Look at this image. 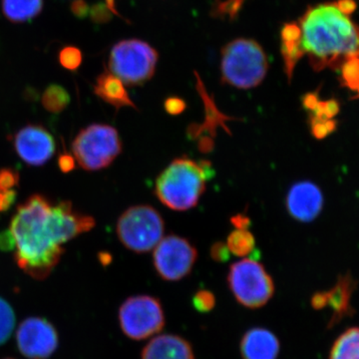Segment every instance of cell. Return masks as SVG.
Returning a JSON list of instances; mask_svg holds the SVG:
<instances>
[{
  "label": "cell",
  "mask_w": 359,
  "mask_h": 359,
  "mask_svg": "<svg viewBox=\"0 0 359 359\" xmlns=\"http://www.w3.org/2000/svg\"><path fill=\"white\" fill-rule=\"evenodd\" d=\"M231 224L235 226L236 230H248L250 226V219L247 215L238 214L231 217Z\"/></svg>",
  "instance_id": "35"
},
{
  "label": "cell",
  "mask_w": 359,
  "mask_h": 359,
  "mask_svg": "<svg viewBox=\"0 0 359 359\" xmlns=\"http://www.w3.org/2000/svg\"><path fill=\"white\" fill-rule=\"evenodd\" d=\"M18 192L15 190H9L6 192H0V212L8 211L15 203Z\"/></svg>",
  "instance_id": "32"
},
{
  "label": "cell",
  "mask_w": 359,
  "mask_h": 359,
  "mask_svg": "<svg viewBox=\"0 0 359 359\" xmlns=\"http://www.w3.org/2000/svg\"><path fill=\"white\" fill-rule=\"evenodd\" d=\"M15 249V241L11 230L0 231V250L8 252Z\"/></svg>",
  "instance_id": "34"
},
{
  "label": "cell",
  "mask_w": 359,
  "mask_h": 359,
  "mask_svg": "<svg viewBox=\"0 0 359 359\" xmlns=\"http://www.w3.org/2000/svg\"><path fill=\"white\" fill-rule=\"evenodd\" d=\"M280 39H282L280 53H282L283 65H285V72L290 82L295 66L304 57L301 47V30H299V25L295 22L285 25L282 32H280Z\"/></svg>",
  "instance_id": "17"
},
{
  "label": "cell",
  "mask_w": 359,
  "mask_h": 359,
  "mask_svg": "<svg viewBox=\"0 0 359 359\" xmlns=\"http://www.w3.org/2000/svg\"><path fill=\"white\" fill-rule=\"evenodd\" d=\"M323 205V194L311 182L294 184L287 194V211L292 218L302 223L313 221L320 215Z\"/></svg>",
  "instance_id": "13"
},
{
  "label": "cell",
  "mask_w": 359,
  "mask_h": 359,
  "mask_svg": "<svg viewBox=\"0 0 359 359\" xmlns=\"http://www.w3.org/2000/svg\"><path fill=\"white\" fill-rule=\"evenodd\" d=\"M93 217L82 214L69 201L53 204L40 194L18 205L11 223L15 261L25 273L45 280L65 252L62 245L95 226Z\"/></svg>",
  "instance_id": "1"
},
{
  "label": "cell",
  "mask_w": 359,
  "mask_h": 359,
  "mask_svg": "<svg viewBox=\"0 0 359 359\" xmlns=\"http://www.w3.org/2000/svg\"><path fill=\"white\" fill-rule=\"evenodd\" d=\"M269 62L263 47L252 39H236L222 49V82L238 89H252L264 81Z\"/></svg>",
  "instance_id": "4"
},
{
  "label": "cell",
  "mask_w": 359,
  "mask_h": 359,
  "mask_svg": "<svg viewBox=\"0 0 359 359\" xmlns=\"http://www.w3.org/2000/svg\"><path fill=\"white\" fill-rule=\"evenodd\" d=\"M197 257V250L187 238L170 235L156 245L153 263L162 280L178 282L192 271Z\"/></svg>",
  "instance_id": "10"
},
{
  "label": "cell",
  "mask_w": 359,
  "mask_h": 359,
  "mask_svg": "<svg viewBox=\"0 0 359 359\" xmlns=\"http://www.w3.org/2000/svg\"><path fill=\"white\" fill-rule=\"evenodd\" d=\"M94 93L104 102L113 106L116 110L124 107L137 109V106L130 98L125 84L110 71L106 70L97 78Z\"/></svg>",
  "instance_id": "16"
},
{
  "label": "cell",
  "mask_w": 359,
  "mask_h": 359,
  "mask_svg": "<svg viewBox=\"0 0 359 359\" xmlns=\"http://www.w3.org/2000/svg\"><path fill=\"white\" fill-rule=\"evenodd\" d=\"M120 327L126 337L143 340L162 332L165 313L159 299L150 295H136L123 302L119 309Z\"/></svg>",
  "instance_id": "9"
},
{
  "label": "cell",
  "mask_w": 359,
  "mask_h": 359,
  "mask_svg": "<svg viewBox=\"0 0 359 359\" xmlns=\"http://www.w3.org/2000/svg\"><path fill=\"white\" fill-rule=\"evenodd\" d=\"M16 339L20 353L29 359L49 358L58 346L57 332L44 318H29L23 321Z\"/></svg>",
  "instance_id": "11"
},
{
  "label": "cell",
  "mask_w": 359,
  "mask_h": 359,
  "mask_svg": "<svg viewBox=\"0 0 359 359\" xmlns=\"http://www.w3.org/2000/svg\"><path fill=\"white\" fill-rule=\"evenodd\" d=\"M73 157L85 171L108 168L122 152V141L110 125L92 124L82 129L72 142Z\"/></svg>",
  "instance_id": "5"
},
{
  "label": "cell",
  "mask_w": 359,
  "mask_h": 359,
  "mask_svg": "<svg viewBox=\"0 0 359 359\" xmlns=\"http://www.w3.org/2000/svg\"><path fill=\"white\" fill-rule=\"evenodd\" d=\"M192 304L194 309L201 313H208L216 306V297L208 290H200L194 294Z\"/></svg>",
  "instance_id": "25"
},
{
  "label": "cell",
  "mask_w": 359,
  "mask_h": 359,
  "mask_svg": "<svg viewBox=\"0 0 359 359\" xmlns=\"http://www.w3.org/2000/svg\"><path fill=\"white\" fill-rule=\"evenodd\" d=\"M158 52L138 39L123 40L113 46L109 69L125 85L140 86L154 76Z\"/></svg>",
  "instance_id": "7"
},
{
  "label": "cell",
  "mask_w": 359,
  "mask_h": 359,
  "mask_svg": "<svg viewBox=\"0 0 359 359\" xmlns=\"http://www.w3.org/2000/svg\"><path fill=\"white\" fill-rule=\"evenodd\" d=\"M59 62L65 69L74 71L82 63V52L75 46H65L59 53Z\"/></svg>",
  "instance_id": "24"
},
{
  "label": "cell",
  "mask_w": 359,
  "mask_h": 359,
  "mask_svg": "<svg viewBox=\"0 0 359 359\" xmlns=\"http://www.w3.org/2000/svg\"><path fill=\"white\" fill-rule=\"evenodd\" d=\"M58 167L62 173H70L76 168V160L69 153H62L58 157Z\"/></svg>",
  "instance_id": "31"
},
{
  "label": "cell",
  "mask_w": 359,
  "mask_h": 359,
  "mask_svg": "<svg viewBox=\"0 0 359 359\" xmlns=\"http://www.w3.org/2000/svg\"><path fill=\"white\" fill-rule=\"evenodd\" d=\"M164 106L165 110L170 115L182 114L186 109L185 101L179 97H170L165 101Z\"/></svg>",
  "instance_id": "30"
},
{
  "label": "cell",
  "mask_w": 359,
  "mask_h": 359,
  "mask_svg": "<svg viewBox=\"0 0 359 359\" xmlns=\"http://www.w3.org/2000/svg\"><path fill=\"white\" fill-rule=\"evenodd\" d=\"M89 11L88 4L85 0H73L71 4V11H72L73 15L79 20L86 18L88 16Z\"/></svg>",
  "instance_id": "33"
},
{
  "label": "cell",
  "mask_w": 359,
  "mask_h": 359,
  "mask_svg": "<svg viewBox=\"0 0 359 359\" xmlns=\"http://www.w3.org/2000/svg\"><path fill=\"white\" fill-rule=\"evenodd\" d=\"M164 221L157 210L148 205L129 208L118 219V238L127 249L135 252L155 249L164 236Z\"/></svg>",
  "instance_id": "6"
},
{
  "label": "cell",
  "mask_w": 359,
  "mask_h": 359,
  "mask_svg": "<svg viewBox=\"0 0 359 359\" xmlns=\"http://www.w3.org/2000/svg\"><path fill=\"white\" fill-rule=\"evenodd\" d=\"M228 283L238 304L247 309L263 308L275 294L273 278L255 259H245L231 264Z\"/></svg>",
  "instance_id": "8"
},
{
  "label": "cell",
  "mask_w": 359,
  "mask_h": 359,
  "mask_svg": "<svg viewBox=\"0 0 359 359\" xmlns=\"http://www.w3.org/2000/svg\"><path fill=\"white\" fill-rule=\"evenodd\" d=\"M212 175L208 161L177 158L156 180L155 195L170 209L187 211L198 205Z\"/></svg>",
  "instance_id": "3"
},
{
  "label": "cell",
  "mask_w": 359,
  "mask_h": 359,
  "mask_svg": "<svg viewBox=\"0 0 359 359\" xmlns=\"http://www.w3.org/2000/svg\"><path fill=\"white\" fill-rule=\"evenodd\" d=\"M330 359H359V327L348 328L337 337Z\"/></svg>",
  "instance_id": "19"
},
{
  "label": "cell",
  "mask_w": 359,
  "mask_h": 359,
  "mask_svg": "<svg viewBox=\"0 0 359 359\" xmlns=\"http://www.w3.org/2000/svg\"><path fill=\"white\" fill-rule=\"evenodd\" d=\"M15 327V314L11 304L0 297V346L6 344Z\"/></svg>",
  "instance_id": "22"
},
{
  "label": "cell",
  "mask_w": 359,
  "mask_h": 359,
  "mask_svg": "<svg viewBox=\"0 0 359 359\" xmlns=\"http://www.w3.org/2000/svg\"><path fill=\"white\" fill-rule=\"evenodd\" d=\"M15 152L26 164L33 167L43 166L55 154V140L45 127L29 124L14 135Z\"/></svg>",
  "instance_id": "12"
},
{
  "label": "cell",
  "mask_w": 359,
  "mask_h": 359,
  "mask_svg": "<svg viewBox=\"0 0 359 359\" xmlns=\"http://www.w3.org/2000/svg\"><path fill=\"white\" fill-rule=\"evenodd\" d=\"M311 122V133L318 139H323L327 135L334 132L335 129V122L332 120H320L309 118Z\"/></svg>",
  "instance_id": "27"
},
{
  "label": "cell",
  "mask_w": 359,
  "mask_h": 359,
  "mask_svg": "<svg viewBox=\"0 0 359 359\" xmlns=\"http://www.w3.org/2000/svg\"><path fill=\"white\" fill-rule=\"evenodd\" d=\"M90 18L96 25H105L112 18V13L104 4H94L89 11Z\"/></svg>",
  "instance_id": "28"
},
{
  "label": "cell",
  "mask_w": 359,
  "mask_h": 359,
  "mask_svg": "<svg viewBox=\"0 0 359 359\" xmlns=\"http://www.w3.org/2000/svg\"><path fill=\"white\" fill-rule=\"evenodd\" d=\"M355 9L354 0H335L309 7L299 18L302 53L316 72L340 70L359 59V25L351 18Z\"/></svg>",
  "instance_id": "2"
},
{
  "label": "cell",
  "mask_w": 359,
  "mask_h": 359,
  "mask_svg": "<svg viewBox=\"0 0 359 359\" xmlns=\"http://www.w3.org/2000/svg\"><path fill=\"white\" fill-rule=\"evenodd\" d=\"M71 101L69 93L65 87L58 84H51L45 89L41 97L44 109L53 114H59L68 107Z\"/></svg>",
  "instance_id": "20"
},
{
  "label": "cell",
  "mask_w": 359,
  "mask_h": 359,
  "mask_svg": "<svg viewBox=\"0 0 359 359\" xmlns=\"http://www.w3.org/2000/svg\"><path fill=\"white\" fill-rule=\"evenodd\" d=\"M141 359H196L188 340L174 334H161L144 347Z\"/></svg>",
  "instance_id": "15"
},
{
  "label": "cell",
  "mask_w": 359,
  "mask_h": 359,
  "mask_svg": "<svg viewBox=\"0 0 359 359\" xmlns=\"http://www.w3.org/2000/svg\"><path fill=\"white\" fill-rule=\"evenodd\" d=\"M20 174L13 168L0 169V192L13 190L20 184Z\"/></svg>",
  "instance_id": "26"
},
{
  "label": "cell",
  "mask_w": 359,
  "mask_h": 359,
  "mask_svg": "<svg viewBox=\"0 0 359 359\" xmlns=\"http://www.w3.org/2000/svg\"><path fill=\"white\" fill-rule=\"evenodd\" d=\"M212 259L218 263H226L230 259L231 252L226 244L222 242L215 243L210 250Z\"/></svg>",
  "instance_id": "29"
},
{
  "label": "cell",
  "mask_w": 359,
  "mask_h": 359,
  "mask_svg": "<svg viewBox=\"0 0 359 359\" xmlns=\"http://www.w3.org/2000/svg\"><path fill=\"white\" fill-rule=\"evenodd\" d=\"M1 7L11 22H28L41 13L43 0H2Z\"/></svg>",
  "instance_id": "18"
},
{
  "label": "cell",
  "mask_w": 359,
  "mask_h": 359,
  "mask_svg": "<svg viewBox=\"0 0 359 359\" xmlns=\"http://www.w3.org/2000/svg\"><path fill=\"white\" fill-rule=\"evenodd\" d=\"M226 245L233 256H249L256 249V238L249 230H235L229 235Z\"/></svg>",
  "instance_id": "21"
},
{
  "label": "cell",
  "mask_w": 359,
  "mask_h": 359,
  "mask_svg": "<svg viewBox=\"0 0 359 359\" xmlns=\"http://www.w3.org/2000/svg\"><path fill=\"white\" fill-rule=\"evenodd\" d=\"M240 349L243 359H278L280 340L266 328H250L241 340Z\"/></svg>",
  "instance_id": "14"
},
{
  "label": "cell",
  "mask_w": 359,
  "mask_h": 359,
  "mask_svg": "<svg viewBox=\"0 0 359 359\" xmlns=\"http://www.w3.org/2000/svg\"><path fill=\"white\" fill-rule=\"evenodd\" d=\"M244 2L245 0L217 1L216 6L212 8V15L215 18H229L230 20H236Z\"/></svg>",
  "instance_id": "23"
}]
</instances>
